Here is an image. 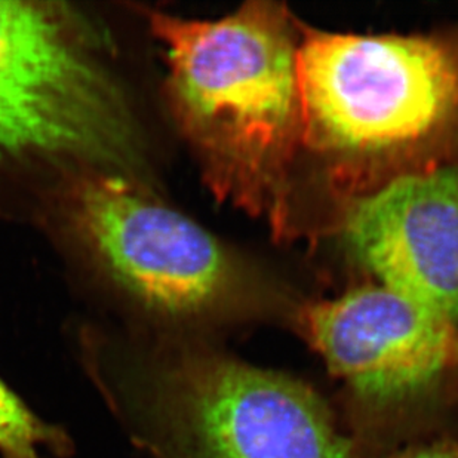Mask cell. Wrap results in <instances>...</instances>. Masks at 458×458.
<instances>
[{"label":"cell","mask_w":458,"mask_h":458,"mask_svg":"<svg viewBox=\"0 0 458 458\" xmlns=\"http://www.w3.org/2000/svg\"><path fill=\"white\" fill-rule=\"evenodd\" d=\"M85 367L152 458H355L310 386L208 344L91 347Z\"/></svg>","instance_id":"cell-2"},{"label":"cell","mask_w":458,"mask_h":458,"mask_svg":"<svg viewBox=\"0 0 458 458\" xmlns=\"http://www.w3.org/2000/svg\"><path fill=\"white\" fill-rule=\"evenodd\" d=\"M297 74L303 143L340 164L405 152L458 113V48L435 38L303 29Z\"/></svg>","instance_id":"cell-4"},{"label":"cell","mask_w":458,"mask_h":458,"mask_svg":"<svg viewBox=\"0 0 458 458\" xmlns=\"http://www.w3.org/2000/svg\"><path fill=\"white\" fill-rule=\"evenodd\" d=\"M385 458H458V442L448 437L420 439Z\"/></svg>","instance_id":"cell-9"},{"label":"cell","mask_w":458,"mask_h":458,"mask_svg":"<svg viewBox=\"0 0 458 458\" xmlns=\"http://www.w3.org/2000/svg\"><path fill=\"white\" fill-rule=\"evenodd\" d=\"M343 234L380 285L458 329V162L405 174L363 196Z\"/></svg>","instance_id":"cell-7"},{"label":"cell","mask_w":458,"mask_h":458,"mask_svg":"<svg viewBox=\"0 0 458 458\" xmlns=\"http://www.w3.org/2000/svg\"><path fill=\"white\" fill-rule=\"evenodd\" d=\"M174 116L220 199L286 220L288 175L303 143L300 38L282 6L248 4L214 21L152 11Z\"/></svg>","instance_id":"cell-1"},{"label":"cell","mask_w":458,"mask_h":458,"mask_svg":"<svg viewBox=\"0 0 458 458\" xmlns=\"http://www.w3.org/2000/svg\"><path fill=\"white\" fill-rule=\"evenodd\" d=\"M453 360H454V368H455V369H457V368H458V331H457V335H455L454 358H453Z\"/></svg>","instance_id":"cell-10"},{"label":"cell","mask_w":458,"mask_h":458,"mask_svg":"<svg viewBox=\"0 0 458 458\" xmlns=\"http://www.w3.org/2000/svg\"><path fill=\"white\" fill-rule=\"evenodd\" d=\"M140 143L96 26L69 4L0 0V164L131 175Z\"/></svg>","instance_id":"cell-3"},{"label":"cell","mask_w":458,"mask_h":458,"mask_svg":"<svg viewBox=\"0 0 458 458\" xmlns=\"http://www.w3.org/2000/svg\"><path fill=\"white\" fill-rule=\"evenodd\" d=\"M67 216L78 238L140 309L191 322L225 309L233 267L211 233L125 174L82 171Z\"/></svg>","instance_id":"cell-6"},{"label":"cell","mask_w":458,"mask_h":458,"mask_svg":"<svg viewBox=\"0 0 458 458\" xmlns=\"http://www.w3.org/2000/svg\"><path fill=\"white\" fill-rule=\"evenodd\" d=\"M307 340L342 381L355 458H385L428 433L454 368L457 328L380 285L307 306Z\"/></svg>","instance_id":"cell-5"},{"label":"cell","mask_w":458,"mask_h":458,"mask_svg":"<svg viewBox=\"0 0 458 458\" xmlns=\"http://www.w3.org/2000/svg\"><path fill=\"white\" fill-rule=\"evenodd\" d=\"M44 448L65 457L72 441L63 428L36 415L0 378V458H42Z\"/></svg>","instance_id":"cell-8"}]
</instances>
